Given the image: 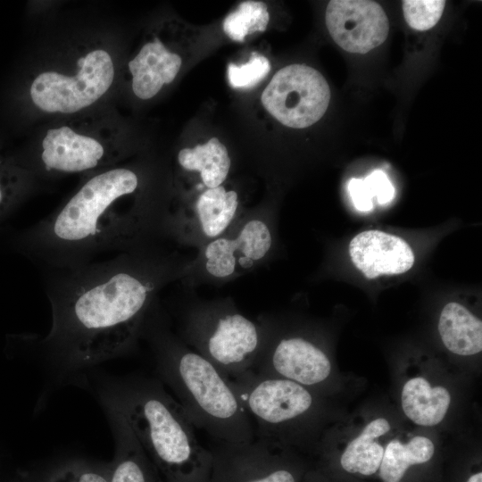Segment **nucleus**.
<instances>
[{
    "instance_id": "f257e3e1",
    "label": "nucleus",
    "mask_w": 482,
    "mask_h": 482,
    "mask_svg": "<svg viewBox=\"0 0 482 482\" xmlns=\"http://www.w3.org/2000/svg\"><path fill=\"white\" fill-rule=\"evenodd\" d=\"M188 268L189 262L154 245L50 270L46 292L52 325L38 345L54 377L65 380L130 352L158 292Z\"/></svg>"
},
{
    "instance_id": "f03ea898",
    "label": "nucleus",
    "mask_w": 482,
    "mask_h": 482,
    "mask_svg": "<svg viewBox=\"0 0 482 482\" xmlns=\"http://www.w3.org/2000/svg\"><path fill=\"white\" fill-rule=\"evenodd\" d=\"M141 174L112 166L85 176L60 207L18 238V247L49 270L96 261L103 253L129 252L165 237L170 210L143 195Z\"/></svg>"
},
{
    "instance_id": "7ed1b4c3",
    "label": "nucleus",
    "mask_w": 482,
    "mask_h": 482,
    "mask_svg": "<svg viewBox=\"0 0 482 482\" xmlns=\"http://www.w3.org/2000/svg\"><path fill=\"white\" fill-rule=\"evenodd\" d=\"M153 351L159 379L175 394L194 427L217 442L254 439L253 425L230 379L174 334L156 301L141 331Z\"/></svg>"
},
{
    "instance_id": "20e7f679",
    "label": "nucleus",
    "mask_w": 482,
    "mask_h": 482,
    "mask_svg": "<svg viewBox=\"0 0 482 482\" xmlns=\"http://www.w3.org/2000/svg\"><path fill=\"white\" fill-rule=\"evenodd\" d=\"M96 394L103 406L124 418L145 452L162 466L199 467L209 459L194 425L159 378H104L96 385Z\"/></svg>"
},
{
    "instance_id": "39448f33",
    "label": "nucleus",
    "mask_w": 482,
    "mask_h": 482,
    "mask_svg": "<svg viewBox=\"0 0 482 482\" xmlns=\"http://www.w3.org/2000/svg\"><path fill=\"white\" fill-rule=\"evenodd\" d=\"M114 79L112 54L104 46L87 44L36 71L28 96L40 112L67 118L92 111Z\"/></svg>"
},
{
    "instance_id": "423d86ee",
    "label": "nucleus",
    "mask_w": 482,
    "mask_h": 482,
    "mask_svg": "<svg viewBox=\"0 0 482 482\" xmlns=\"http://www.w3.org/2000/svg\"><path fill=\"white\" fill-rule=\"evenodd\" d=\"M121 156L112 119L96 112L63 118L46 129L33 158L23 163L37 176H87Z\"/></svg>"
},
{
    "instance_id": "0eeeda50",
    "label": "nucleus",
    "mask_w": 482,
    "mask_h": 482,
    "mask_svg": "<svg viewBox=\"0 0 482 482\" xmlns=\"http://www.w3.org/2000/svg\"><path fill=\"white\" fill-rule=\"evenodd\" d=\"M187 345L233 379L251 370L262 348L265 330L228 303L192 306L183 312L179 335Z\"/></svg>"
},
{
    "instance_id": "6e6552de",
    "label": "nucleus",
    "mask_w": 482,
    "mask_h": 482,
    "mask_svg": "<svg viewBox=\"0 0 482 482\" xmlns=\"http://www.w3.org/2000/svg\"><path fill=\"white\" fill-rule=\"evenodd\" d=\"M261 99L264 108L280 123L303 129L324 115L330 90L325 78L314 68L291 64L273 76Z\"/></svg>"
},
{
    "instance_id": "1a4fd4ad",
    "label": "nucleus",
    "mask_w": 482,
    "mask_h": 482,
    "mask_svg": "<svg viewBox=\"0 0 482 482\" xmlns=\"http://www.w3.org/2000/svg\"><path fill=\"white\" fill-rule=\"evenodd\" d=\"M238 195L222 185L203 190L190 210L169 212L165 237L200 249L206 243L226 234L241 218Z\"/></svg>"
},
{
    "instance_id": "9d476101",
    "label": "nucleus",
    "mask_w": 482,
    "mask_h": 482,
    "mask_svg": "<svg viewBox=\"0 0 482 482\" xmlns=\"http://www.w3.org/2000/svg\"><path fill=\"white\" fill-rule=\"evenodd\" d=\"M251 370L262 376L311 386L321 384L328 378L331 363L326 353L306 338H276L265 331L262 348Z\"/></svg>"
},
{
    "instance_id": "9b49d317",
    "label": "nucleus",
    "mask_w": 482,
    "mask_h": 482,
    "mask_svg": "<svg viewBox=\"0 0 482 482\" xmlns=\"http://www.w3.org/2000/svg\"><path fill=\"white\" fill-rule=\"evenodd\" d=\"M325 19L333 40L353 54H365L380 46L389 30L384 10L374 1H329Z\"/></svg>"
},
{
    "instance_id": "f8f14e48",
    "label": "nucleus",
    "mask_w": 482,
    "mask_h": 482,
    "mask_svg": "<svg viewBox=\"0 0 482 482\" xmlns=\"http://www.w3.org/2000/svg\"><path fill=\"white\" fill-rule=\"evenodd\" d=\"M349 253L354 266L369 279L404 273L414 263V253L403 238L379 230L356 235L349 244Z\"/></svg>"
},
{
    "instance_id": "ddd939ff",
    "label": "nucleus",
    "mask_w": 482,
    "mask_h": 482,
    "mask_svg": "<svg viewBox=\"0 0 482 482\" xmlns=\"http://www.w3.org/2000/svg\"><path fill=\"white\" fill-rule=\"evenodd\" d=\"M181 64L180 55L170 51L160 37L148 40L128 62L134 95L142 100L153 98L174 80Z\"/></svg>"
},
{
    "instance_id": "4468645a",
    "label": "nucleus",
    "mask_w": 482,
    "mask_h": 482,
    "mask_svg": "<svg viewBox=\"0 0 482 482\" xmlns=\"http://www.w3.org/2000/svg\"><path fill=\"white\" fill-rule=\"evenodd\" d=\"M223 237L236 261L237 276L262 263L273 241L269 224L259 217L241 218Z\"/></svg>"
},
{
    "instance_id": "2eb2a0df",
    "label": "nucleus",
    "mask_w": 482,
    "mask_h": 482,
    "mask_svg": "<svg viewBox=\"0 0 482 482\" xmlns=\"http://www.w3.org/2000/svg\"><path fill=\"white\" fill-rule=\"evenodd\" d=\"M438 331L445 347L459 355H472L482 350V321L458 303L442 310Z\"/></svg>"
},
{
    "instance_id": "dca6fc26",
    "label": "nucleus",
    "mask_w": 482,
    "mask_h": 482,
    "mask_svg": "<svg viewBox=\"0 0 482 482\" xmlns=\"http://www.w3.org/2000/svg\"><path fill=\"white\" fill-rule=\"evenodd\" d=\"M116 445L117 463L111 482H149L144 467L145 450L124 418L115 410L103 406Z\"/></svg>"
},
{
    "instance_id": "f3484780",
    "label": "nucleus",
    "mask_w": 482,
    "mask_h": 482,
    "mask_svg": "<svg viewBox=\"0 0 482 482\" xmlns=\"http://www.w3.org/2000/svg\"><path fill=\"white\" fill-rule=\"evenodd\" d=\"M450 402L451 396L446 388L431 387L420 377L408 380L402 392V406L405 415L420 426H434L441 422Z\"/></svg>"
},
{
    "instance_id": "a211bd4d",
    "label": "nucleus",
    "mask_w": 482,
    "mask_h": 482,
    "mask_svg": "<svg viewBox=\"0 0 482 482\" xmlns=\"http://www.w3.org/2000/svg\"><path fill=\"white\" fill-rule=\"evenodd\" d=\"M178 162L186 170L199 172L205 188L220 186L227 179L231 161L226 146L216 137L194 148H183Z\"/></svg>"
},
{
    "instance_id": "6ab92c4d",
    "label": "nucleus",
    "mask_w": 482,
    "mask_h": 482,
    "mask_svg": "<svg viewBox=\"0 0 482 482\" xmlns=\"http://www.w3.org/2000/svg\"><path fill=\"white\" fill-rule=\"evenodd\" d=\"M389 430L390 425L386 419L380 418L370 422L343 453L340 461L343 469L362 475L376 473L382 461L384 448L374 439Z\"/></svg>"
},
{
    "instance_id": "aec40b11",
    "label": "nucleus",
    "mask_w": 482,
    "mask_h": 482,
    "mask_svg": "<svg viewBox=\"0 0 482 482\" xmlns=\"http://www.w3.org/2000/svg\"><path fill=\"white\" fill-rule=\"evenodd\" d=\"M434 451L433 443L425 436H414L405 445L393 440L384 450L380 478L384 482H399L410 466L428 461Z\"/></svg>"
},
{
    "instance_id": "412c9836",
    "label": "nucleus",
    "mask_w": 482,
    "mask_h": 482,
    "mask_svg": "<svg viewBox=\"0 0 482 482\" xmlns=\"http://www.w3.org/2000/svg\"><path fill=\"white\" fill-rule=\"evenodd\" d=\"M35 179L22 162L0 153V220L33 189Z\"/></svg>"
},
{
    "instance_id": "4be33fe9",
    "label": "nucleus",
    "mask_w": 482,
    "mask_h": 482,
    "mask_svg": "<svg viewBox=\"0 0 482 482\" xmlns=\"http://www.w3.org/2000/svg\"><path fill=\"white\" fill-rule=\"evenodd\" d=\"M270 20L267 5L261 1L242 2L223 21V30L232 40L243 42L246 36L264 31Z\"/></svg>"
},
{
    "instance_id": "5701e85b",
    "label": "nucleus",
    "mask_w": 482,
    "mask_h": 482,
    "mask_svg": "<svg viewBox=\"0 0 482 482\" xmlns=\"http://www.w3.org/2000/svg\"><path fill=\"white\" fill-rule=\"evenodd\" d=\"M348 192L354 207L360 212L370 211L374 198L383 205L390 203L395 196V187L381 170H373L365 179H351Z\"/></svg>"
},
{
    "instance_id": "b1692460",
    "label": "nucleus",
    "mask_w": 482,
    "mask_h": 482,
    "mask_svg": "<svg viewBox=\"0 0 482 482\" xmlns=\"http://www.w3.org/2000/svg\"><path fill=\"white\" fill-rule=\"evenodd\" d=\"M270 71V61L258 53H253L250 60L241 65H228V80L234 88L249 89L258 85Z\"/></svg>"
},
{
    "instance_id": "393cba45",
    "label": "nucleus",
    "mask_w": 482,
    "mask_h": 482,
    "mask_svg": "<svg viewBox=\"0 0 482 482\" xmlns=\"http://www.w3.org/2000/svg\"><path fill=\"white\" fill-rule=\"evenodd\" d=\"M403 11L408 25L416 30H427L439 21L445 5L442 0H405Z\"/></svg>"
},
{
    "instance_id": "a878e982",
    "label": "nucleus",
    "mask_w": 482,
    "mask_h": 482,
    "mask_svg": "<svg viewBox=\"0 0 482 482\" xmlns=\"http://www.w3.org/2000/svg\"><path fill=\"white\" fill-rule=\"evenodd\" d=\"M243 482H295V479L289 470L276 469L260 476L247 477Z\"/></svg>"
},
{
    "instance_id": "bb28decb",
    "label": "nucleus",
    "mask_w": 482,
    "mask_h": 482,
    "mask_svg": "<svg viewBox=\"0 0 482 482\" xmlns=\"http://www.w3.org/2000/svg\"><path fill=\"white\" fill-rule=\"evenodd\" d=\"M79 482H109L102 474L94 470H81Z\"/></svg>"
},
{
    "instance_id": "cd10ccee",
    "label": "nucleus",
    "mask_w": 482,
    "mask_h": 482,
    "mask_svg": "<svg viewBox=\"0 0 482 482\" xmlns=\"http://www.w3.org/2000/svg\"><path fill=\"white\" fill-rule=\"evenodd\" d=\"M468 482H482V473L479 472V473H477L473 476H471Z\"/></svg>"
}]
</instances>
